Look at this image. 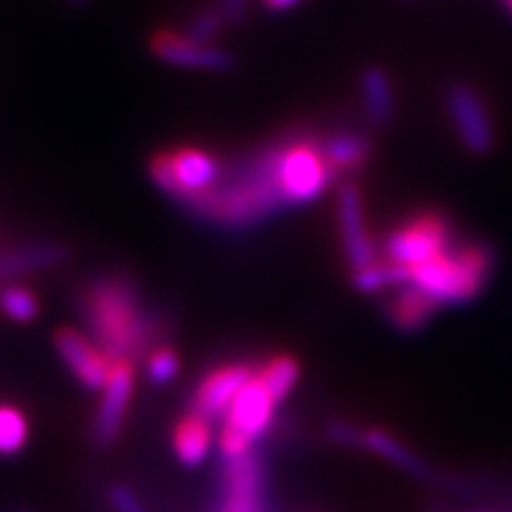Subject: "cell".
<instances>
[{
	"mask_svg": "<svg viewBox=\"0 0 512 512\" xmlns=\"http://www.w3.org/2000/svg\"><path fill=\"white\" fill-rule=\"evenodd\" d=\"M53 343L66 369L74 374V379L84 390L100 392L105 387L115 361L102 351L87 332L76 330V327H61L55 332Z\"/></svg>",
	"mask_w": 512,
	"mask_h": 512,
	"instance_id": "obj_12",
	"label": "cell"
},
{
	"mask_svg": "<svg viewBox=\"0 0 512 512\" xmlns=\"http://www.w3.org/2000/svg\"><path fill=\"white\" fill-rule=\"evenodd\" d=\"M337 230L343 243V256L348 270L358 272L382 259V246L371 236L366 223L364 191L356 178H343L337 183Z\"/></svg>",
	"mask_w": 512,
	"mask_h": 512,
	"instance_id": "obj_9",
	"label": "cell"
},
{
	"mask_svg": "<svg viewBox=\"0 0 512 512\" xmlns=\"http://www.w3.org/2000/svg\"><path fill=\"white\" fill-rule=\"evenodd\" d=\"M361 87V105L369 126L387 128L398 115V92L392 84V76L384 66H366L358 76Z\"/></svg>",
	"mask_w": 512,
	"mask_h": 512,
	"instance_id": "obj_16",
	"label": "cell"
},
{
	"mask_svg": "<svg viewBox=\"0 0 512 512\" xmlns=\"http://www.w3.org/2000/svg\"><path fill=\"white\" fill-rule=\"evenodd\" d=\"M277 178H280V189L290 207L317 202L319 196L337 181L319 149V139H311L306 134L280 136Z\"/></svg>",
	"mask_w": 512,
	"mask_h": 512,
	"instance_id": "obj_4",
	"label": "cell"
},
{
	"mask_svg": "<svg viewBox=\"0 0 512 512\" xmlns=\"http://www.w3.org/2000/svg\"><path fill=\"white\" fill-rule=\"evenodd\" d=\"M225 27V19L223 14L215 8H204L194 19L189 21V27H186V34H189L191 40H199V42H215V37L223 32Z\"/></svg>",
	"mask_w": 512,
	"mask_h": 512,
	"instance_id": "obj_26",
	"label": "cell"
},
{
	"mask_svg": "<svg viewBox=\"0 0 512 512\" xmlns=\"http://www.w3.org/2000/svg\"><path fill=\"white\" fill-rule=\"evenodd\" d=\"M351 283L358 293H382V290L400 288V285L411 283V272L398 264L387 262V259H377L374 264L364 267L351 275Z\"/></svg>",
	"mask_w": 512,
	"mask_h": 512,
	"instance_id": "obj_22",
	"label": "cell"
},
{
	"mask_svg": "<svg viewBox=\"0 0 512 512\" xmlns=\"http://www.w3.org/2000/svg\"><path fill=\"white\" fill-rule=\"evenodd\" d=\"M29 442V421L16 405H0V455H16Z\"/></svg>",
	"mask_w": 512,
	"mask_h": 512,
	"instance_id": "obj_24",
	"label": "cell"
},
{
	"mask_svg": "<svg viewBox=\"0 0 512 512\" xmlns=\"http://www.w3.org/2000/svg\"><path fill=\"white\" fill-rule=\"evenodd\" d=\"M439 311V306L434 304L432 298L424 296L416 285L405 283L400 285L392 298L384 304V319L395 332H403V335H413V332H421L426 324L432 322L434 314Z\"/></svg>",
	"mask_w": 512,
	"mask_h": 512,
	"instance_id": "obj_18",
	"label": "cell"
},
{
	"mask_svg": "<svg viewBox=\"0 0 512 512\" xmlns=\"http://www.w3.org/2000/svg\"><path fill=\"white\" fill-rule=\"evenodd\" d=\"M217 445V432L212 421L199 413H183L173 426V452L186 468H199L207 463L209 452Z\"/></svg>",
	"mask_w": 512,
	"mask_h": 512,
	"instance_id": "obj_19",
	"label": "cell"
},
{
	"mask_svg": "<svg viewBox=\"0 0 512 512\" xmlns=\"http://www.w3.org/2000/svg\"><path fill=\"white\" fill-rule=\"evenodd\" d=\"M319 149L337 178H353L374 155V139L364 131H335L319 139Z\"/></svg>",
	"mask_w": 512,
	"mask_h": 512,
	"instance_id": "obj_17",
	"label": "cell"
},
{
	"mask_svg": "<svg viewBox=\"0 0 512 512\" xmlns=\"http://www.w3.org/2000/svg\"><path fill=\"white\" fill-rule=\"evenodd\" d=\"M136 390V364L131 361H115L108 382L100 390V405H97L95 418H92V445L97 450H110L118 442L126 426L131 400Z\"/></svg>",
	"mask_w": 512,
	"mask_h": 512,
	"instance_id": "obj_10",
	"label": "cell"
},
{
	"mask_svg": "<svg viewBox=\"0 0 512 512\" xmlns=\"http://www.w3.org/2000/svg\"><path fill=\"white\" fill-rule=\"evenodd\" d=\"M327 439L337 447H356L361 450V434H364V426L353 424V421H345V418H335L327 424Z\"/></svg>",
	"mask_w": 512,
	"mask_h": 512,
	"instance_id": "obj_27",
	"label": "cell"
},
{
	"mask_svg": "<svg viewBox=\"0 0 512 512\" xmlns=\"http://www.w3.org/2000/svg\"><path fill=\"white\" fill-rule=\"evenodd\" d=\"M275 408V398L254 371V377L243 387L236 403L230 405L223 426L217 432V447H220L223 463H233V460H241L254 452L256 442L270 432L272 421H275Z\"/></svg>",
	"mask_w": 512,
	"mask_h": 512,
	"instance_id": "obj_5",
	"label": "cell"
},
{
	"mask_svg": "<svg viewBox=\"0 0 512 512\" xmlns=\"http://www.w3.org/2000/svg\"><path fill=\"white\" fill-rule=\"evenodd\" d=\"M445 110L455 139L473 157L492 155L497 147V128L484 95L471 81H450L445 89Z\"/></svg>",
	"mask_w": 512,
	"mask_h": 512,
	"instance_id": "obj_8",
	"label": "cell"
},
{
	"mask_svg": "<svg viewBox=\"0 0 512 512\" xmlns=\"http://www.w3.org/2000/svg\"><path fill=\"white\" fill-rule=\"evenodd\" d=\"M256 366L246 364V361H228L215 369H209L199 384H196L194 395H191L189 411L199 413V416L215 421V418H225L230 411V405L236 403L241 390L254 377Z\"/></svg>",
	"mask_w": 512,
	"mask_h": 512,
	"instance_id": "obj_13",
	"label": "cell"
},
{
	"mask_svg": "<svg viewBox=\"0 0 512 512\" xmlns=\"http://www.w3.org/2000/svg\"><path fill=\"white\" fill-rule=\"evenodd\" d=\"M217 11L223 14L225 24H241L249 14V0H217Z\"/></svg>",
	"mask_w": 512,
	"mask_h": 512,
	"instance_id": "obj_29",
	"label": "cell"
},
{
	"mask_svg": "<svg viewBox=\"0 0 512 512\" xmlns=\"http://www.w3.org/2000/svg\"><path fill=\"white\" fill-rule=\"evenodd\" d=\"M144 374L157 387L176 382L178 374H181V356L170 345H157L155 351L144 358Z\"/></svg>",
	"mask_w": 512,
	"mask_h": 512,
	"instance_id": "obj_25",
	"label": "cell"
},
{
	"mask_svg": "<svg viewBox=\"0 0 512 512\" xmlns=\"http://www.w3.org/2000/svg\"><path fill=\"white\" fill-rule=\"evenodd\" d=\"M0 311L16 324H29L40 317V298L21 283H6L0 288Z\"/></svg>",
	"mask_w": 512,
	"mask_h": 512,
	"instance_id": "obj_23",
	"label": "cell"
},
{
	"mask_svg": "<svg viewBox=\"0 0 512 512\" xmlns=\"http://www.w3.org/2000/svg\"><path fill=\"white\" fill-rule=\"evenodd\" d=\"M76 311L87 335L113 361L139 364L155 351L165 335V319L144 301L139 285L128 275L102 272L81 285Z\"/></svg>",
	"mask_w": 512,
	"mask_h": 512,
	"instance_id": "obj_1",
	"label": "cell"
},
{
	"mask_svg": "<svg viewBox=\"0 0 512 512\" xmlns=\"http://www.w3.org/2000/svg\"><path fill=\"white\" fill-rule=\"evenodd\" d=\"M256 374L264 382V387L270 390L275 403L280 405L290 392L296 390L298 379H301V364H298V358L288 356V353H280V356H272L270 361H264L256 369Z\"/></svg>",
	"mask_w": 512,
	"mask_h": 512,
	"instance_id": "obj_21",
	"label": "cell"
},
{
	"mask_svg": "<svg viewBox=\"0 0 512 512\" xmlns=\"http://www.w3.org/2000/svg\"><path fill=\"white\" fill-rule=\"evenodd\" d=\"M225 165L212 152L199 147L165 149L152 155L147 165L149 181L176 204L209 191L223 178Z\"/></svg>",
	"mask_w": 512,
	"mask_h": 512,
	"instance_id": "obj_6",
	"label": "cell"
},
{
	"mask_svg": "<svg viewBox=\"0 0 512 512\" xmlns=\"http://www.w3.org/2000/svg\"><path fill=\"white\" fill-rule=\"evenodd\" d=\"M405 3H413V0H405Z\"/></svg>",
	"mask_w": 512,
	"mask_h": 512,
	"instance_id": "obj_34",
	"label": "cell"
},
{
	"mask_svg": "<svg viewBox=\"0 0 512 512\" xmlns=\"http://www.w3.org/2000/svg\"><path fill=\"white\" fill-rule=\"evenodd\" d=\"M277 155L280 139L262 144L225 168L223 178L212 189L191 196L178 207L186 215L228 233H241L267 223L290 209L277 178Z\"/></svg>",
	"mask_w": 512,
	"mask_h": 512,
	"instance_id": "obj_2",
	"label": "cell"
},
{
	"mask_svg": "<svg viewBox=\"0 0 512 512\" xmlns=\"http://www.w3.org/2000/svg\"><path fill=\"white\" fill-rule=\"evenodd\" d=\"M264 471L256 452L241 460L225 463L223 499L220 512H262Z\"/></svg>",
	"mask_w": 512,
	"mask_h": 512,
	"instance_id": "obj_15",
	"label": "cell"
},
{
	"mask_svg": "<svg viewBox=\"0 0 512 512\" xmlns=\"http://www.w3.org/2000/svg\"><path fill=\"white\" fill-rule=\"evenodd\" d=\"M149 50L165 66L194 68V71H209V74H228L238 66V58L230 50L220 48L215 42L191 40L186 32H170V29L152 34Z\"/></svg>",
	"mask_w": 512,
	"mask_h": 512,
	"instance_id": "obj_11",
	"label": "cell"
},
{
	"mask_svg": "<svg viewBox=\"0 0 512 512\" xmlns=\"http://www.w3.org/2000/svg\"><path fill=\"white\" fill-rule=\"evenodd\" d=\"M108 502L113 512H149L139 494L128 484H113L108 489Z\"/></svg>",
	"mask_w": 512,
	"mask_h": 512,
	"instance_id": "obj_28",
	"label": "cell"
},
{
	"mask_svg": "<svg viewBox=\"0 0 512 512\" xmlns=\"http://www.w3.org/2000/svg\"><path fill=\"white\" fill-rule=\"evenodd\" d=\"M361 450L377 455V458L387 460L395 468L405 471L413 479H432V465L426 463L413 447H408L403 439L390 434L387 429H377V426H366L361 434Z\"/></svg>",
	"mask_w": 512,
	"mask_h": 512,
	"instance_id": "obj_20",
	"label": "cell"
},
{
	"mask_svg": "<svg viewBox=\"0 0 512 512\" xmlns=\"http://www.w3.org/2000/svg\"><path fill=\"white\" fill-rule=\"evenodd\" d=\"M8 512H29L27 507H14V510H8Z\"/></svg>",
	"mask_w": 512,
	"mask_h": 512,
	"instance_id": "obj_31",
	"label": "cell"
},
{
	"mask_svg": "<svg viewBox=\"0 0 512 512\" xmlns=\"http://www.w3.org/2000/svg\"><path fill=\"white\" fill-rule=\"evenodd\" d=\"M492 270L494 251L486 243H452L450 249L411 272V285L432 298L439 309L463 306L484 293Z\"/></svg>",
	"mask_w": 512,
	"mask_h": 512,
	"instance_id": "obj_3",
	"label": "cell"
},
{
	"mask_svg": "<svg viewBox=\"0 0 512 512\" xmlns=\"http://www.w3.org/2000/svg\"><path fill=\"white\" fill-rule=\"evenodd\" d=\"M452 243H455V230H452L450 217L426 209L387 233L382 243V256L387 262L413 272L416 267L450 249Z\"/></svg>",
	"mask_w": 512,
	"mask_h": 512,
	"instance_id": "obj_7",
	"label": "cell"
},
{
	"mask_svg": "<svg viewBox=\"0 0 512 512\" xmlns=\"http://www.w3.org/2000/svg\"><path fill=\"white\" fill-rule=\"evenodd\" d=\"M71 259V249L63 241H29L0 251V285L19 280V277L48 272Z\"/></svg>",
	"mask_w": 512,
	"mask_h": 512,
	"instance_id": "obj_14",
	"label": "cell"
},
{
	"mask_svg": "<svg viewBox=\"0 0 512 512\" xmlns=\"http://www.w3.org/2000/svg\"><path fill=\"white\" fill-rule=\"evenodd\" d=\"M71 3H74V6H84L87 0H71Z\"/></svg>",
	"mask_w": 512,
	"mask_h": 512,
	"instance_id": "obj_32",
	"label": "cell"
},
{
	"mask_svg": "<svg viewBox=\"0 0 512 512\" xmlns=\"http://www.w3.org/2000/svg\"><path fill=\"white\" fill-rule=\"evenodd\" d=\"M507 6H510V8H512V0H507Z\"/></svg>",
	"mask_w": 512,
	"mask_h": 512,
	"instance_id": "obj_33",
	"label": "cell"
},
{
	"mask_svg": "<svg viewBox=\"0 0 512 512\" xmlns=\"http://www.w3.org/2000/svg\"><path fill=\"white\" fill-rule=\"evenodd\" d=\"M298 3H304V0H264V6L280 14V11H290V8H296Z\"/></svg>",
	"mask_w": 512,
	"mask_h": 512,
	"instance_id": "obj_30",
	"label": "cell"
}]
</instances>
